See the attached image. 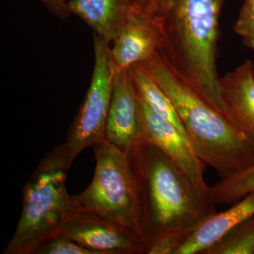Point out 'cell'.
<instances>
[{
    "mask_svg": "<svg viewBox=\"0 0 254 254\" xmlns=\"http://www.w3.org/2000/svg\"><path fill=\"white\" fill-rule=\"evenodd\" d=\"M225 1L130 0L153 28L157 51L175 74L229 118L218 69L220 16Z\"/></svg>",
    "mask_w": 254,
    "mask_h": 254,
    "instance_id": "obj_1",
    "label": "cell"
},
{
    "mask_svg": "<svg viewBox=\"0 0 254 254\" xmlns=\"http://www.w3.org/2000/svg\"><path fill=\"white\" fill-rule=\"evenodd\" d=\"M125 153L134 176L146 254H173L205 219L216 213L210 193L196 188L158 147L145 140Z\"/></svg>",
    "mask_w": 254,
    "mask_h": 254,
    "instance_id": "obj_2",
    "label": "cell"
},
{
    "mask_svg": "<svg viewBox=\"0 0 254 254\" xmlns=\"http://www.w3.org/2000/svg\"><path fill=\"white\" fill-rule=\"evenodd\" d=\"M176 109L190 145L222 179L254 164V141L180 79L155 52L141 63Z\"/></svg>",
    "mask_w": 254,
    "mask_h": 254,
    "instance_id": "obj_3",
    "label": "cell"
},
{
    "mask_svg": "<svg viewBox=\"0 0 254 254\" xmlns=\"http://www.w3.org/2000/svg\"><path fill=\"white\" fill-rule=\"evenodd\" d=\"M93 148L94 176L89 186L76 195L78 208L116 222L146 245L138 189L127 153L105 138Z\"/></svg>",
    "mask_w": 254,
    "mask_h": 254,
    "instance_id": "obj_4",
    "label": "cell"
},
{
    "mask_svg": "<svg viewBox=\"0 0 254 254\" xmlns=\"http://www.w3.org/2000/svg\"><path fill=\"white\" fill-rule=\"evenodd\" d=\"M66 172L35 170L23 190V209L4 254H31L38 245L61 233L78 210L76 195L68 194Z\"/></svg>",
    "mask_w": 254,
    "mask_h": 254,
    "instance_id": "obj_5",
    "label": "cell"
},
{
    "mask_svg": "<svg viewBox=\"0 0 254 254\" xmlns=\"http://www.w3.org/2000/svg\"><path fill=\"white\" fill-rule=\"evenodd\" d=\"M94 67L91 84L66 141L57 145L37 167L38 170L70 169L85 148L105 138L115 68L109 43L94 34Z\"/></svg>",
    "mask_w": 254,
    "mask_h": 254,
    "instance_id": "obj_6",
    "label": "cell"
},
{
    "mask_svg": "<svg viewBox=\"0 0 254 254\" xmlns=\"http://www.w3.org/2000/svg\"><path fill=\"white\" fill-rule=\"evenodd\" d=\"M61 233L96 254H146V245L136 235L109 219L78 208Z\"/></svg>",
    "mask_w": 254,
    "mask_h": 254,
    "instance_id": "obj_7",
    "label": "cell"
},
{
    "mask_svg": "<svg viewBox=\"0 0 254 254\" xmlns=\"http://www.w3.org/2000/svg\"><path fill=\"white\" fill-rule=\"evenodd\" d=\"M105 138L124 152L144 140L141 100L129 68L115 71Z\"/></svg>",
    "mask_w": 254,
    "mask_h": 254,
    "instance_id": "obj_8",
    "label": "cell"
},
{
    "mask_svg": "<svg viewBox=\"0 0 254 254\" xmlns=\"http://www.w3.org/2000/svg\"><path fill=\"white\" fill-rule=\"evenodd\" d=\"M139 95V94H138ZM144 140L158 147L200 191L210 193V187L204 179L206 165L195 153L185 135L155 113L140 97Z\"/></svg>",
    "mask_w": 254,
    "mask_h": 254,
    "instance_id": "obj_9",
    "label": "cell"
},
{
    "mask_svg": "<svg viewBox=\"0 0 254 254\" xmlns=\"http://www.w3.org/2000/svg\"><path fill=\"white\" fill-rule=\"evenodd\" d=\"M254 216V193L222 213L205 219L174 251L173 254H203L242 222Z\"/></svg>",
    "mask_w": 254,
    "mask_h": 254,
    "instance_id": "obj_10",
    "label": "cell"
},
{
    "mask_svg": "<svg viewBox=\"0 0 254 254\" xmlns=\"http://www.w3.org/2000/svg\"><path fill=\"white\" fill-rule=\"evenodd\" d=\"M229 118L254 141V64L246 60L220 77Z\"/></svg>",
    "mask_w": 254,
    "mask_h": 254,
    "instance_id": "obj_11",
    "label": "cell"
},
{
    "mask_svg": "<svg viewBox=\"0 0 254 254\" xmlns=\"http://www.w3.org/2000/svg\"><path fill=\"white\" fill-rule=\"evenodd\" d=\"M158 50V38L153 28L130 3L126 22L111 48L115 68L126 69L143 63Z\"/></svg>",
    "mask_w": 254,
    "mask_h": 254,
    "instance_id": "obj_12",
    "label": "cell"
},
{
    "mask_svg": "<svg viewBox=\"0 0 254 254\" xmlns=\"http://www.w3.org/2000/svg\"><path fill=\"white\" fill-rule=\"evenodd\" d=\"M68 7L110 44L126 22L130 0H69Z\"/></svg>",
    "mask_w": 254,
    "mask_h": 254,
    "instance_id": "obj_13",
    "label": "cell"
},
{
    "mask_svg": "<svg viewBox=\"0 0 254 254\" xmlns=\"http://www.w3.org/2000/svg\"><path fill=\"white\" fill-rule=\"evenodd\" d=\"M129 69L137 91L142 99L155 113L171 123L187 138L185 128L173 102L145 71L143 65L141 63L136 64L131 66Z\"/></svg>",
    "mask_w": 254,
    "mask_h": 254,
    "instance_id": "obj_14",
    "label": "cell"
},
{
    "mask_svg": "<svg viewBox=\"0 0 254 254\" xmlns=\"http://www.w3.org/2000/svg\"><path fill=\"white\" fill-rule=\"evenodd\" d=\"M254 193V164L232 176L222 179L210 187L215 204H230Z\"/></svg>",
    "mask_w": 254,
    "mask_h": 254,
    "instance_id": "obj_15",
    "label": "cell"
},
{
    "mask_svg": "<svg viewBox=\"0 0 254 254\" xmlns=\"http://www.w3.org/2000/svg\"><path fill=\"white\" fill-rule=\"evenodd\" d=\"M204 254H254V216L233 229Z\"/></svg>",
    "mask_w": 254,
    "mask_h": 254,
    "instance_id": "obj_16",
    "label": "cell"
},
{
    "mask_svg": "<svg viewBox=\"0 0 254 254\" xmlns=\"http://www.w3.org/2000/svg\"><path fill=\"white\" fill-rule=\"evenodd\" d=\"M31 254H96L60 233L38 246Z\"/></svg>",
    "mask_w": 254,
    "mask_h": 254,
    "instance_id": "obj_17",
    "label": "cell"
},
{
    "mask_svg": "<svg viewBox=\"0 0 254 254\" xmlns=\"http://www.w3.org/2000/svg\"><path fill=\"white\" fill-rule=\"evenodd\" d=\"M234 30L244 44L254 51V0H245Z\"/></svg>",
    "mask_w": 254,
    "mask_h": 254,
    "instance_id": "obj_18",
    "label": "cell"
},
{
    "mask_svg": "<svg viewBox=\"0 0 254 254\" xmlns=\"http://www.w3.org/2000/svg\"><path fill=\"white\" fill-rule=\"evenodd\" d=\"M46 6L50 12L60 19H67L71 15L68 7V1L66 0H39Z\"/></svg>",
    "mask_w": 254,
    "mask_h": 254,
    "instance_id": "obj_19",
    "label": "cell"
}]
</instances>
